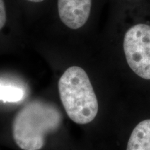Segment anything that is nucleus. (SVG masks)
<instances>
[{"instance_id": "f257e3e1", "label": "nucleus", "mask_w": 150, "mask_h": 150, "mask_svg": "<svg viewBox=\"0 0 150 150\" xmlns=\"http://www.w3.org/2000/svg\"><path fill=\"white\" fill-rule=\"evenodd\" d=\"M62 114L53 104L33 101L25 104L15 116L12 131L13 139L22 150H40L50 133L62 123Z\"/></svg>"}, {"instance_id": "f03ea898", "label": "nucleus", "mask_w": 150, "mask_h": 150, "mask_svg": "<svg viewBox=\"0 0 150 150\" xmlns=\"http://www.w3.org/2000/svg\"><path fill=\"white\" fill-rule=\"evenodd\" d=\"M59 92L67 116L79 125L88 124L99 109L98 101L87 73L81 67H68L59 81Z\"/></svg>"}, {"instance_id": "7ed1b4c3", "label": "nucleus", "mask_w": 150, "mask_h": 150, "mask_svg": "<svg viewBox=\"0 0 150 150\" xmlns=\"http://www.w3.org/2000/svg\"><path fill=\"white\" fill-rule=\"evenodd\" d=\"M124 52L129 66L140 77L150 79V26L138 24L125 33Z\"/></svg>"}, {"instance_id": "20e7f679", "label": "nucleus", "mask_w": 150, "mask_h": 150, "mask_svg": "<svg viewBox=\"0 0 150 150\" xmlns=\"http://www.w3.org/2000/svg\"><path fill=\"white\" fill-rule=\"evenodd\" d=\"M92 0H58L59 18L67 27L78 29L88 20Z\"/></svg>"}, {"instance_id": "39448f33", "label": "nucleus", "mask_w": 150, "mask_h": 150, "mask_svg": "<svg viewBox=\"0 0 150 150\" xmlns=\"http://www.w3.org/2000/svg\"><path fill=\"white\" fill-rule=\"evenodd\" d=\"M127 150H150V119L136 125L129 139Z\"/></svg>"}, {"instance_id": "423d86ee", "label": "nucleus", "mask_w": 150, "mask_h": 150, "mask_svg": "<svg viewBox=\"0 0 150 150\" xmlns=\"http://www.w3.org/2000/svg\"><path fill=\"white\" fill-rule=\"evenodd\" d=\"M24 91L13 85L0 83V101L4 102H18L24 97Z\"/></svg>"}, {"instance_id": "0eeeda50", "label": "nucleus", "mask_w": 150, "mask_h": 150, "mask_svg": "<svg viewBox=\"0 0 150 150\" xmlns=\"http://www.w3.org/2000/svg\"><path fill=\"white\" fill-rule=\"evenodd\" d=\"M6 22V13L4 0H0V30L5 25Z\"/></svg>"}, {"instance_id": "6e6552de", "label": "nucleus", "mask_w": 150, "mask_h": 150, "mask_svg": "<svg viewBox=\"0 0 150 150\" xmlns=\"http://www.w3.org/2000/svg\"><path fill=\"white\" fill-rule=\"evenodd\" d=\"M27 1H31V2L38 3V2H41V1H44V0H27Z\"/></svg>"}]
</instances>
